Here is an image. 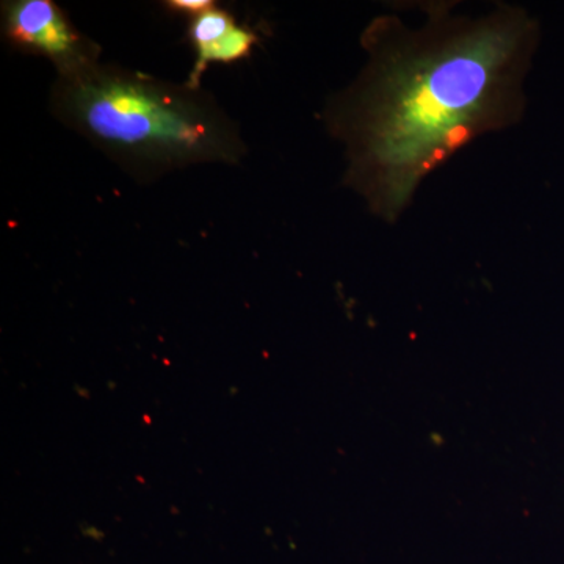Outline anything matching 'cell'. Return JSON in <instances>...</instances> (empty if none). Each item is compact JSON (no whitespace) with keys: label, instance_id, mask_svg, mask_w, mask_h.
<instances>
[{"label":"cell","instance_id":"1","mask_svg":"<svg viewBox=\"0 0 564 564\" xmlns=\"http://www.w3.org/2000/svg\"><path fill=\"white\" fill-rule=\"evenodd\" d=\"M426 11L421 28L395 17L370 22L366 66L323 113L345 147V184L388 223L455 152L521 120L536 46V24L514 7L480 18Z\"/></svg>","mask_w":564,"mask_h":564},{"label":"cell","instance_id":"5","mask_svg":"<svg viewBox=\"0 0 564 564\" xmlns=\"http://www.w3.org/2000/svg\"><path fill=\"white\" fill-rule=\"evenodd\" d=\"M163 6L172 13L187 14V17L195 18L204 11L210 10L217 3L214 0H169V2H163Z\"/></svg>","mask_w":564,"mask_h":564},{"label":"cell","instance_id":"3","mask_svg":"<svg viewBox=\"0 0 564 564\" xmlns=\"http://www.w3.org/2000/svg\"><path fill=\"white\" fill-rule=\"evenodd\" d=\"M2 36L14 51L50 61L57 77L88 68L101 57V46L82 33L52 0L3 2Z\"/></svg>","mask_w":564,"mask_h":564},{"label":"cell","instance_id":"4","mask_svg":"<svg viewBox=\"0 0 564 564\" xmlns=\"http://www.w3.org/2000/svg\"><path fill=\"white\" fill-rule=\"evenodd\" d=\"M187 39L195 52V65L185 82L192 88H202L203 74L212 63L245 61L259 43L258 33L240 25L232 13L218 6L191 18Z\"/></svg>","mask_w":564,"mask_h":564},{"label":"cell","instance_id":"2","mask_svg":"<svg viewBox=\"0 0 564 564\" xmlns=\"http://www.w3.org/2000/svg\"><path fill=\"white\" fill-rule=\"evenodd\" d=\"M50 107L133 180L206 163L237 165L247 155L239 126L203 88L95 63L57 77Z\"/></svg>","mask_w":564,"mask_h":564}]
</instances>
